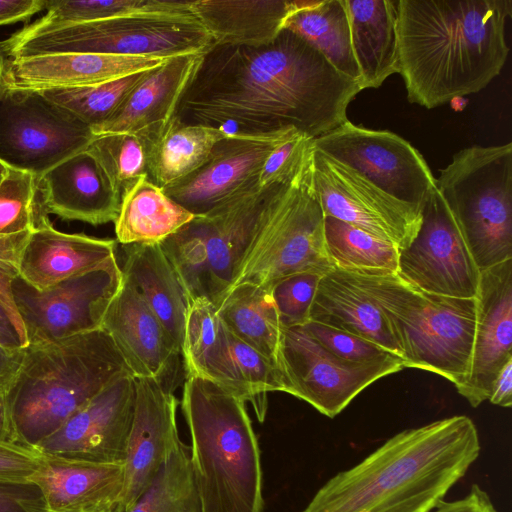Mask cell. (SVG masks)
Wrapping results in <instances>:
<instances>
[{"instance_id": "cell-1", "label": "cell", "mask_w": 512, "mask_h": 512, "mask_svg": "<svg viewBox=\"0 0 512 512\" xmlns=\"http://www.w3.org/2000/svg\"><path fill=\"white\" fill-rule=\"evenodd\" d=\"M360 82L336 70L307 41L284 29L259 46L213 44L175 112L180 121L264 134L296 129L315 139L347 121Z\"/></svg>"}, {"instance_id": "cell-2", "label": "cell", "mask_w": 512, "mask_h": 512, "mask_svg": "<svg viewBox=\"0 0 512 512\" xmlns=\"http://www.w3.org/2000/svg\"><path fill=\"white\" fill-rule=\"evenodd\" d=\"M399 71L427 109L484 89L504 67L511 0H397Z\"/></svg>"}, {"instance_id": "cell-3", "label": "cell", "mask_w": 512, "mask_h": 512, "mask_svg": "<svg viewBox=\"0 0 512 512\" xmlns=\"http://www.w3.org/2000/svg\"><path fill=\"white\" fill-rule=\"evenodd\" d=\"M480 449L477 428L464 415L403 430L330 478L302 512H430Z\"/></svg>"}, {"instance_id": "cell-4", "label": "cell", "mask_w": 512, "mask_h": 512, "mask_svg": "<svg viewBox=\"0 0 512 512\" xmlns=\"http://www.w3.org/2000/svg\"><path fill=\"white\" fill-rule=\"evenodd\" d=\"M132 375L102 328L29 343L3 388L12 441L35 449L117 379ZM133 376V375H132Z\"/></svg>"}, {"instance_id": "cell-5", "label": "cell", "mask_w": 512, "mask_h": 512, "mask_svg": "<svg viewBox=\"0 0 512 512\" xmlns=\"http://www.w3.org/2000/svg\"><path fill=\"white\" fill-rule=\"evenodd\" d=\"M202 512H263L260 448L245 401L187 375L181 400Z\"/></svg>"}, {"instance_id": "cell-6", "label": "cell", "mask_w": 512, "mask_h": 512, "mask_svg": "<svg viewBox=\"0 0 512 512\" xmlns=\"http://www.w3.org/2000/svg\"><path fill=\"white\" fill-rule=\"evenodd\" d=\"M348 274L383 313L405 368L440 375L457 390L466 384L475 336L476 299L428 293L397 272Z\"/></svg>"}, {"instance_id": "cell-7", "label": "cell", "mask_w": 512, "mask_h": 512, "mask_svg": "<svg viewBox=\"0 0 512 512\" xmlns=\"http://www.w3.org/2000/svg\"><path fill=\"white\" fill-rule=\"evenodd\" d=\"M436 186L480 271L512 259L511 142L458 151Z\"/></svg>"}, {"instance_id": "cell-8", "label": "cell", "mask_w": 512, "mask_h": 512, "mask_svg": "<svg viewBox=\"0 0 512 512\" xmlns=\"http://www.w3.org/2000/svg\"><path fill=\"white\" fill-rule=\"evenodd\" d=\"M313 152L288 180L269 186L263 225L230 288L246 282L270 287L293 274L334 268L313 185Z\"/></svg>"}, {"instance_id": "cell-9", "label": "cell", "mask_w": 512, "mask_h": 512, "mask_svg": "<svg viewBox=\"0 0 512 512\" xmlns=\"http://www.w3.org/2000/svg\"><path fill=\"white\" fill-rule=\"evenodd\" d=\"M268 193L256 184L160 243L191 299L216 305L228 291L263 225Z\"/></svg>"}, {"instance_id": "cell-10", "label": "cell", "mask_w": 512, "mask_h": 512, "mask_svg": "<svg viewBox=\"0 0 512 512\" xmlns=\"http://www.w3.org/2000/svg\"><path fill=\"white\" fill-rule=\"evenodd\" d=\"M213 41L193 13H137L73 24L0 43L9 59L60 53L171 58L203 54Z\"/></svg>"}, {"instance_id": "cell-11", "label": "cell", "mask_w": 512, "mask_h": 512, "mask_svg": "<svg viewBox=\"0 0 512 512\" xmlns=\"http://www.w3.org/2000/svg\"><path fill=\"white\" fill-rule=\"evenodd\" d=\"M91 128L40 90L6 85L0 92V163L36 179L86 150Z\"/></svg>"}, {"instance_id": "cell-12", "label": "cell", "mask_w": 512, "mask_h": 512, "mask_svg": "<svg viewBox=\"0 0 512 512\" xmlns=\"http://www.w3.org/2000/svg\"><path fill=\"white\" fill-rule=\"evenodd\" d=\"M404 368L399 357L366 364L348 362L327 351L302 327L283 328L279 365L283 392L329 418L373 382Z\"/></svg>"}, {"instance_id": "cell-13", "label": "cell", "mask_w": 512, "mask_h": 512, "mask_svg": "<svg viewBox=\"0 0 512 512\" xmlns=\"http://www.w3.org/2000/svg\"><path fill=\"white\" fill-rule=\"evenodd\" d=\"M314 149L358 171L389 195L422 209L437 188L421 153L401 136L349 120L315 138Z\"/></svg>"}, {"instance_id": "cell-14", "label": "cell", "mask_w": 512, "mask_h": 512, "mask_svg": "<svg viewBox=\"0 0 512 512\" xmlns=\"http://www.w3.org/2000/svg\"><path fill=\"white\" fill-rule=\"evenodd\" d=\"M123 274L118 261L37 291L17 277L14 303L29 343L48 342L101 328L104 314L119 291Z\"/></svg>"}, {"instance_id": "cell-15", "label": "cell", "mask_w": 512, "mask_h": 512, "mask_svg": "<svg viewBox=\"0 0 512 512\" xmlns=\"http://www.w3.org/2000/svg\"><path fill=\"white\" fill-rule=\"evenodd\" d=\"M313 185L325 216L350 224L399 250L407 248L419 231L421 209L389 195L355 169L316 149Z\"/></svg>"}, {"instance_id": "cell-16", "label": "cell", "mask_w": 512, "mask_h": 512, "mask_svg": "<svg viewBox=\"0 0 512 512\" xmlns=\"http://www.w3.org/2000/svg\"><path fill=\"white\" fill-rule=\"evenodd\" d=\"M397 273L428 293L460 299L477 297L480 270L437 188L421 209L416 237L399 250Z\"/></svg>"}, {"instance_id": "cell-17", "label": "cell", "mask_w": 512, "mask_h": 512, "mask_svg": "<svg viewBox=\"0 0 512 512\" xmlns=\"http://www.w3.org/2000/svg\"><path fill=\"white\" fill-rule=\"evenodd\" d=\"M136 379L125 375L91 399L35 448L68 460L123 464L132 425Z\"/></svg>"}, {"instance_id": "cell-18", "label": "cell", "mask_w": 512, "mask_h": 512, "mask_svg": "<svg viewBox=\"0 0 512 512\" xmlns=\"http://www.w3.org/2000/svg\"><path fill=\"white\" fill-rule=\"evenodd\" d=\"M292 130L264 134L228 132L198 169L162 189L195 216L204 215L258 184L268 155Z\"/></svg>"}, {"instance_id": "cell-19", "label": "cell", "mask_w": 512, "mask_h": 512, "mask_svg": "<svg viewBox=\"0 0 512 512\" xmlns=\"http://www.w3.org/2000/svg\"><path fill=\"white\" fill-rule=\"evenodd\" d=\"M136 396L123 486L116 502L125 512L152 484L180 440L176 423L178 400L172 388L152 378H135Z\"/></svg>"}, {"instance_id": "cell-20", "label": "cell", "mask_w": 512, "mask_h": 512, "mask_svg": "<svg viewBox=\"0 0 512 512\" xmlns=\"http://www.w3.org/2000/svg\"><path fill=\"white\" fill-rule=\"evenodd\" d=\"M512 359V259L480 271L471 369L458 393L477 407L489 399L501 368Z\"/></svg>"}, {"instance_id": "cell-21", "label": "cell", "mask_w": 512, "mask_h": 512, "mask_svg": "<svg viewBox=\"0 0 512 512\" xmlns=\"http://www.w3.org/2000/svg\"><path fill=\"white\" fill-rule=\"evenodd\" d=\"M135 378H152L171 388L181 351L132 284L123 278L101 324Z\"/></svg>"}, {"instance_id": "cell-22", "label": "cell", "mask_w": 512, "mask_h": 512, "mask_svg": "<svg viewBox=\"0 0 512 512\" xmlns=\"http://www.w3.org/2000/svg\"><path fill=\"white\" fill-rule=\"evenodd\" d=\"M117 241L65 233L54 228L36 206L34 228L22 250L18 277L37 291L80 276L117 260Z\"/></svg>"}, {"instance_id": "cell-23", "label": "cell", "mask_w": 512, "mask_h": 512, "mask_svg": "<svg viewBox=\"0 0 512 512\" xmlns=\"http://www.w3.org/2000/svg\"><path fill=\"white\" fill-rule=\"evenodd\" d=\"M121 195L87 150L58 163L36 179V206L63 220L94 226L114 222Z\"/></svg>"}, {"instance_id": "cell-24", "label": "cell", "mask_w": 512, "mask_h": 512, "mask_svg": "<svg viewBox=\"0 0 512 512\" xmlns=\"http://www.w3.org/2000/svg\"><path fill=\"white\" fill-rule=\"evenodd\" d=\"M167 58L60 53L6 60V85L34 90L74 88L153 69Z\"/></svg>"}, {"instance_id": "cell-25", "label": "cell", "mask_w": 512, "mask_h": 512, "mask_svg": "<svg viewBox=\"0 0 512 512\" xmlns=\"http://www.w3.org/2000/svg\"><path fill=\"white\" fill-rule=\"evenodd\" d=\"M202 55L167 58L147 70L112 116L92 129L93 134L137 133L169 121Z\"/></svg>"}, {"instance_id": "cell-26", "label": "cell", "mask_w": 512, "mask_h": 512, "mask_svg": "<svg viewBox=\"0 0 512 512\" xmlns=\"http://www.w3.org/2000/svg\"><path fill=\"white\" fill-rule=\"evenodd\" d=\"M41 489L49 512L96 511L115 504L123 486V464L43 456L29 478Z\"/></svg>"}, {"instance_id": "cell-27", "label": "cell", "mask_w": 512, "mask_h": 512, "mask_svg": "<svg viewBox=\"0 0 512 512\" xmlns=\"http://www.w3.org/2000/svg\"><path fill=\"white\" fill-rule=\"evenodd\" d=\"M123 278L134 286L182 353L185 323L192 301L160 243L122 245Z\"/></svg>"}, {"instance_id": "cell-28", "label": "cell", "mask_w": 512, "mask_h": 512, "mask_svg": "<svg viewBox=\"0 0 512 512\" xmlns=\"http://www.w3.org/2000/svg\"><path fill=\"white\" fill-rule=\"evenodd\" d=\"M300 0H194L191 11L213 44L259 46L285 28Z\"/></svg>"}, {"instance_id": "cell-29", "label": "cell", "mask_w": 512, "mask_h": 512, "mask_svg": "<svg viewBox=\"0 0 512 512\" xmlns=\"http://www.w3.org/2000/svg\"><path fill=\"white\" fill-rule=\"evenodd\" d=\"M309 321L374 342L402 359L383 313L344 271L333 268L322 276Z\"/></svg>"}, {"instance_id": "cell-30", "label": "cell", "mask_w": 512, "mask_h": 512, "mask_svg": "<svg viewBox=\"0 0 512 512\" xmlns=\"http://www.w3.org/2000/svg\"><path fill=\"white\" fill-rule=\"evenodd\" d=\"M362 90L399 71L397 0H344Z\"/></svg>"}, {"instance_id": "cell-31", "label": "cell", "mask_w": 512, "mask_h": 512, "mask_svg": "<svg viewBox=\"0 0 512 512\" xmlns=\"http://www.w3.org/2000/svg\"><path fill=\"white\" fill-rule=\"evenodd\" d=\"M181 356L187 375L210 380L250 402L233 360L227 329L207 297H196L190 303Z\"/></svg>"}, {"instance_id": "cell-32", "label": "cell", "mask_w": 512, "mask_h": 512, "mask_svg": "<svg viewBox=\"0 0 512 512\" xmlns=\"http://www.w3.org/2000/svg\"><path fill=\"white\" fill-rule=\"evenodd\" d=\"M147 151V178L164 188L188 176L209 157L228 132L221 128L169 121L140 131Z\"/></svg>"}, {"instance_id": "cell-33", "label": "cell", "mask_w": 512, "mask_h": 512, "mask_svg": "<svg viewBox=\"0 0 512 512\" xmlns=\"http://www.w3.org/2000/svg\"><path fill=\"white\" fill-rule=\"evenodd\" d=\"M215 306L227 330L280 371L283 327L270 287L249 282L238 284Z\"/></svg>"}, {"instance_id": "cell-34", "label": "cell", "mask_w": 512, "mask_h": 512, "mask_svg": "<svg viewBox=\"0 0 512 512\" xmlns=\"http://www.w3.org/2000/svg\"><path fill=\"white\" fill-rule=\"evenodd\" d=\"M194 217L162 188L142 177L122 193L114 221L117 242L122 245L161 243Z\"/></svg>"}, {"instance_id": "cell-35", "label": "cell", "mask_w": 512, "mask_h": 512, "mask_svg": "<svg viewBox=\"0 0 512 512\" xmlns=\"http://www.w3.org/2000/svg\"><path fill=\"white\" fill-rule=\"evenodd\" d=\"M284 29L307 41L340 73L360 82L344 0H300Z\"/></svg>"}, {"instance_id": "cell-36", "label": "cell", "mask_w": 512, "mask_h": 512, "mask_svg": "<svg viewBox=\"0 0 512 512\" xmlns=\"http://www.w3.org/2000/svg\"><path fill=\"white\" fill-rule=\"evenodd\" d=\"M191 1L175 0H46V14L13 34L29 37L55 28L137 13H192Z\"/></svg>"}, {"instance_id": "cell-37", "label": "cell", "mask_w": 512, "mask_h": 512, "mask_svg": "<svg viewBox=\"0 0 512 512\" xmlns=\"http://www.w3.org/2000/svg\"><path fill=\"white\" fill-rule=\"evenodd\" d=\"M326 251L334 268L348 272H398L399 249L350 224L325 216Z\"/></svg>"}, {"instance_id": "cell-38", "label": "cell", "mask_w": 512, "mask_h": 512, "mask_svg": "<svg viewBox=\"0 0 512 512\" xmlns=\"http://www.w3.org/2000/svg\"><path fill=\"white\" fill-rule=\"evenodd\" d=\"M125 512H202L193 477L190 447L181 439L152 484Z\"/></svg>"}, {"instance_id": "cell-39", "label": "cell", "mask_w": 512, "mask_h": 512, "mask_svg": "<svg viewBox=\"0 0 512 512\" xmlns=\"http://www.w3.org/2000/svg\"><path fill=\"white\" fill-rule=\"evenodd\" d=\"M146 71L91 86L40 91L48 99L73 113L92 130L112 116Z\"/></svg>"}, {"instance_id": "cell-40", "label": "cell", "mask_w": 512, "mask_h": 512, "mask_svg": "<svg viewBox=\"0 0 512 512\" xmlns=\"http://www.w3.org/2000/svg\"><path fill=\"white\" fill-rule=\"evenodd\" d=\"M86 150L100 163L121 196L138 179L147 177L146 142L141 132L95 135Z\"/></svg>"}, {"instance_id": "cell-41", "label": "cell", "mask_w": 512, "mask_h": 512, "mask_svg": "<svg viewBox=\"0 0 512 512\" xmlns=\"http://www.w3.org/2000/svg\"><path fill=\"white\" fill-rule=\"evenodd\" d=\"M36 212V178L6 168L0 178V238L30 233Z\"/></svg>"}, {"instance_id": "cell-42", "label": "cell", "mask_w": 512, "mask_h": 512, "mask_svg": "<svg viewBox=\"0 0 512 512\" xmlns=\"http://www.w3.org/2000/svg\"><path fill=\"white\" fill-rule=\"evenodd\" d=\"M227 333L237 371L250 394V403L253 405L257 419L263 422L268 406L267 393L283 392L281 373L260 352L242 342L228 330Z\"/></svg>"}, {"instance_id": "cell-43", "label": "cell", "mask_w": 512, "mask_h": 512, "mask_svg": "<svg viewBox=\"0 0 512 512\" xmlns=\"http://www.w3.org/2000/svg\"><path fill=\"white\" fill-rule=\"evenodd\" d=\"M324 274L297 273L270 286L283 328L301 327L309 322L310 309Z\"/></svg>"}, {"instance_id": "cell-44", "label": "cell", "mask_w": 512, "mask_h": 512, "mask_svg": "<svg viewBox=\"0 0 512 512\" xmlns=\"http://www.w3.org/2000/svg\"><path fill=\"white\" fill-rule=\"evenodd\" d=\"M301 327L327 351L348 362L366 364L398 357L374 342L316 322Z\"/></svg>"}, {"instance_id": "cell-45", "label": "cell", "mask_w": 512, "mask_h": 512, "mask_svg": "<svg viewBox=\"0 0 512 512\" xmlns=\"http://www.w3.org/2000/svg\"><path fill=\"white\" fill-rule=\"evenodd\" d=\"M313 138L293 129L268 155L259 174V187L264 189L288 180L313 152Z\"/></svg>"}, {"instance_id": "cell-46", "label": "cell", "mask_w": 512, "mask_h": 512, "mask_svg": "<svg viewBox=\"0 0 512 512\" xmlns=\"http://www.w3.org/2000/svg\"><path fill=\"white\" fill-rule=\"evenodd\" d=\"M30 233L0 238V304L4 306L11 316L26 346L28 345V340L14 303L12 284L18 277L20 256Z\"/></svg>"}, {"instance_id": "cell-47", "label": "cell", "mask_w": 512, "mask_h": 512, "mask_svg": "<svg viewBox=\"0 0 512 512\" xmlns=\"http://www.w3.org/2000/svg\"><path fill=\"white\" fill-rule=\"evenodd\" d=\"M0 512H49L41 489L29 479L0 477Z\"/></svg>"}, {"instance_id": "cell-48", "label": "cell", "mask_w": 512, "mask_h": 512, "mask_svg": "<svg viewBox=\"0 0 512 512\" xmlns=\"http://www.w3.org/2000/svg\"><path fill=\"white\" fill-rule=\"evenodd\" d=\"M42 455L35 449L0 442V477L29 479L39 468Z\"/></svg>"}, {"instance_id": "cell-49", "label": "cell", "mask_w": 512, "mask_h": 512, "mask_svg": "<svg viewBox=\"0 0 512 512\" xmlns=\"http://www.w3.org/2000/svg\"><path fill=\"white\" fill-rule=\"evenodd\" d=\"M430 512H497L489 495L478 485H473L469 493L455 501H442Z\"/></svg>"}, {"instance_id": "cell-50", "label": "cell", "mask_w": 512, "mask_h": 512, "mask_svg": "<svg viewBox=\"0 0 512 512\" xmlns=\"http://www.w3.org/2000/svg\"><path fill=\"white\" fill-rule=\"evenodd\" d=\"M46 0H0V26L24 22L45 10Z\"/></svg>"}, {"instance_id": "cell-51", "label": "cell", "mask_w": 512, "mask_h": 512, "mask_svg": "<svg viewBox=\"0 0 512 512\" xmlns=\"http://www.w3.org/2000/svg\"><path fill=\"white\" fill-rule=\"evenodd\" d=\"M488 400L501 407L512 405V359L505 363L494 379Z\"/></svg>"}, {"instance_id": "cell-52", "label": "cell", "mask_w": 512, "mask_h": 512, "mask_svg": "<svg viewBox=\"0 0 512 512\" xmlns=\"http://www.w3.org/2000/svg\"><path fill=\"white\" fill-rule=\"evenodd\" d=\"M0 346L11 351H19L26 346L2 304H0Z\"/></svg>"}, {"instance_id": "cell-53", "label": "cell", "mask_w": 512, "mask_h": 512, "mask_svg": "<svg viewBox=\"0 0 512 512\" xmlns=\"http://www.w3.org/2000/svg\"><path fill=\"white\" fill-rule=\"evenodd\" d=\"M22 356V349L11 351L0 346V383L3 388L16 372Z\"/></svg>"}, {"instance_id": "cell-54", "label": "cell", "mask_w": 512, "mask_h": 512, "mask_svg": "<svg viewBox=\"0 0 512 512\" xmlns=\"http://www.w3.org/2000/svg\"><path fill=\"white\" fill-rule=\"evenodd\" d=\"M0 442L13 443L7 407L2 391H0Z\"/></svg>"}, {"instance_id": "cell-55", "label": "cell", "mask_w": 512, "mask_h": 512, "mask_svg": "<svg viewBox=\"0 0 512 512\" xmlns=\"http://www.w3.org/2000/svg\"><path fill=\"white\" fill-rule=\"evenodd\" d=\"M5 70H6V60L4 58V54L0 49V92L5 88Z\"/></svg>"}, {"instance_id": "cell-56", "label": "cell", "mask_w": 512, "mask_h": 512, "mask_svg": "<svg viewBox=\"0 0 512 512\" xmlns=\"http://www.w3.org/2000/svg\"><path fill=\"white\" fill-rule=\"evenodd\" d=\"M69 512H121L116 503L113 504L111 507L107 508V509H103V510H96V511H69Z\"/></svg>"}, {"instance_id": "cell-57", "label": "cell", "mask_w": 512, "mask_h": 512, "mask_svg": "<svg viewBox=\"0 0 512 512\" xmlns=\"http://www.w3.org/2000/svg\"><path fill=\"white\" fill-rule=\"evenodd\" d=\"M5 171L6 167L2 163H0V177L5 173Z\"/></svg>"}, {"instance_id": "cell-58", "label": "cell", "mask_w": 512, "mask_h": 512, "mask_svg": "<svg viewBox=\"0 0 512 512\" xmlns=\"http://www.w3.org/2000/svg\"><path fill=\"white\" fill-rule=\"evenodd\" d=\"M0 391H3V386L1 383H0Z\"/></svg>"}]
</instances>
